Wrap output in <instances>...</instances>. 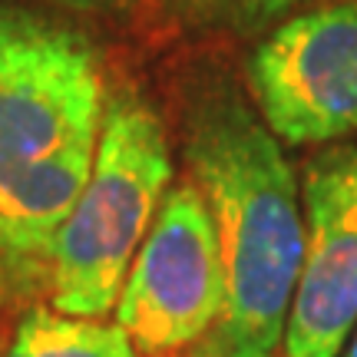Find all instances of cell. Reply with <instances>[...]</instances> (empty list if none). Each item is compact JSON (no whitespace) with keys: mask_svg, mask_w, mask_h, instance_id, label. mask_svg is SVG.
Here are the masks:
<instances>
[{"mask_svg":"<svg viewBox=\"0 0 357 357\" xmlns=\"http://www.w3.org/2000/svg\"><path fill=\"white\" fill-rule=\"evenodd\" d=\"M106 79L93 40L56 17L0 3V265H50L96 159Z\"/></svg>","mask_w":357,"mask_h":357,"instance_id":"cell-1","label":"cell"},{"mask_svg":"<svg viewBox=\"0 0 357 357\" xmlns=\"http://www.w3.org/2000/svg\"><path fill=\"white\" fill-rule=\"evenodd\" d=\"M189 169L215 215L229 305L215 328L225 357H275L305 261V208L271 129L229 86L192 106Z\"/></svg>","mask_w":357,"mask_h":357,"instance_id":"cell-2","label":"cell"},{"mask_svg":"<svg viewBox=\"0 0 357 357\" xmlns=\"http://www.w3.org/2000/svg\"><path fill=\"white\" fill-rule=\"evenodd\" d=\"M172 182L166 126L132 89L106 102L86 185L56 231L50 301L63 314L106 318L119 301L129 265Z\"/></svg>","mask_w":357,"mask_h":357,"instance_id":"cell-3","label":"cell"},{"mask_svg":"<svg viewBox=\"0 0 357 357\" xmlns=\"http://www.w3.org/2000/svg\"><path fill=\"white\" fill-rule=\"evenodd\" d=\"M229 305L215 215L195 182L169 185L116 301V324L142 354L185 351Z\"/></svg>","mask_w":357,"mask_h":357,"instance_id":"cell-4","label":"cell"},{"mask_svg":"<svg viewBox=\"0 0 357 357\" xmlns=\"http://www.w3.org/2000/svg\"><path fill=\"white\" fill-rule=\"evenodd\" d=\"M248 86L278 142L321 146L357 136V0L281 20L248 56Z\"/></svg>","mask_w":357,"mask_h":357,"instance_id":"cell-5","label":"cell"},{"mask_svg":"<svg viewBox=\"0 0 357 357\" xmlns=\"http://www.w3.org/2000/svg\"><path fill=\"white\" fill-rule=\"evenodd\" d=\"M305 261L284 357H341L357 328V142L318 153L301 182Z\"/></svg>","mask_w":357,"mask_h":357,"instance_id":"cell-6","label":"cell"},{"mask_svg":"<svg viewBox=\"0 0 357 357\" xmlns=\"http://www.w3.org/2000/svg\"><path fill=\"white\" fill-rule=\"evenodd\" d=\"M3 357H139V351L119 324L63 314L56 307H33L17 324Z\"/></svg>","mask_w":357,"mask_h":357,"instance_id":"cell-7","label":"cell"},{"mask_svg":"<svg viewBox=\"0 0 357 357\" xmlns=\"http://www.w3.org/2000/svg\"><path fill=\"white\" fill-rule=\"evenodd\" d=\"M169 3L176 7L178 17L199 26L252 33V30L275 24L301 0H169Z\"/></svg>","mask_w":357,"mask_h":357,"instance_id":"cell-8","label":"cell"},{"mask_svg":"<svg viewBox=\"0 0 357 357\" xmlns=\"http://www.w3.org/2000/svg\"><path fill=\"white\" fill-rule=\"evenodd\" d=\"M40 3H56L66 10H86V13H126L136 0H40Z\"/></svg>","mask_w":357,"mask_h":357,"instance_id":"cell-9","label":"cell"},{"mask_svg":"<svg viewBox=\"0 0 357 357\" xmlns=\"http://www.w3.org/2000/svg\"><path fill=\"white\" fill-rule=\"evenodd\" d=\"M182 357H225V351H222V344H218L215 331H208L202 341H195L192 347H185V354Z\"/></svg>","mask_w":357,"mask_h":357,"instance_id":"cell-10","label":"cell"},{"mask_svg":"<svg viewBox=\"0 0 357 357\" xmlns=\"http://www.w3.org/2000/svg\"><path fill=\"white\" fill-rule=\"evenodd\" d=\"M344 357H357V328H354V334H351V341H347V347H344Z\"/></svg>","mask_w":357,"mask_h":357,"instance_id":"cell-11","label":"cell"},{"mask_svg":"<svg viewBox=\"0 0 357 357\" xmlns=\"http://www.w3.org/2000/svg\"><path fill=\"white\" fill-rule=\"evenodd\" d=\"M0 357H3V354H0Z\"/></svg>","mask_w":357,"mask_h":357,"instance_id":"cell-12","label":"cell"}]
</instances>
